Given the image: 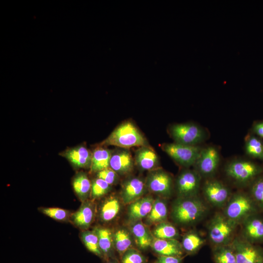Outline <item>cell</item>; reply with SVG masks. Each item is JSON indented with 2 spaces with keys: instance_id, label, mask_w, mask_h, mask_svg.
Segmentation results:
<instances>
[{
  "instance_id": "cell-34",
  "label": "cell",
  "mask_w": 263,
  "mask_h": 263,
  "mask_svg": "<svg viewBox=\"0 0 263 263\" xmlns=\"http://www.w3.org/2000/svg\"><path fill=\"white\" fill-rule=\"evenodd\" d=\"M250 192L255 204L263 208V178H258L254 182Z\"/></svg>"
},
{
  "instance_id": "cell-4",
  "label": "cell",
  "mask_w": 263,
  "mask_h": 263,
  "mask_svg": "<svg viewBox=\"0 0 263 263\" xmlns=\"http://www.w3.org/2000/svg\"><path fill=\"white\" fill-rule=\"evenodd\" d=\"M256 204L253 199L245 193L239 192L232 196L227 202L224 214L239 224L254 214Z\"/></svg>"
},
{
  "instance_id": "cell-3",
  "label": "cell",
  "mask_w": 263,
  "mask_h": 263,
  "mask_svg": "<svg viewBox=\"0 0 263 263\" xmlns=\"http://www.w3.org/2000/svg\"><path fill=\"white\" fill-rule=\"evenodd\" d=\"M238 224L224 214H216L210 220L208 226L211 242L215 246L230 244Z\"/></svg>"
},
{
  "instance_id": "cell-32",
  "label": "cell",
  "mask_w": 263,
  "mask_h": 263,
  "mask_svg": "<svg viewBox=\"0 0 263 263\" xmlns=\"http://www.w3.org/2000/svg\"><path fill=\"white\" fill-rule=\"evenodd\" d=\"M81 239L86 248L95 255L102 257L97 235L94 231H84L81 233Z\"/></svg>"
},
{
  "instance_id": "cell-6",
  "label": "cell",
  "mask_w": 263,
  "mask_h": 263,
  "mask_svg": "<svg viewBox=\"0 0 263 263\" xmlns=\"http://www.w3.org/2000/svg\"><path fill=\"white\" fill-rule=\"evenodd\" d=\"M169 132L174 142L187 145L197 146L206 138L205 131L191 123L172 125L169 127Z\"/></svg>"
},
{
  "instance_id": "cell-2",
  "label": "cell",
  "mask_w": 263,
  "mask_h": 263,
  "mask_svg": "<svg viewBox=\"0 0 263 263\" xmlns=\"http://www.w3.org/2000/svg\"><path fill=\"white\" fill-rule=\"evenodd\" d=\"M128 149L147 145V141L135 125L130 121L117 126L102 143Z\"/></svg>"
},
{
  "instance_id": "cell-18",
  "label": "cell",
  "mask_w": 263,
  "mask_h": 263,
  "mask_svg": "<svg viewBox=\"0 0 263 263\" xmlns=\"http://www.w3.org/2000/svg\"><path fill=\"white\" fill-rule=\"evenodd\" d=\"M154 201L152 197L146 196L131 203L128 209L129 220L134 223L147 217L151 209Z\"/></svg>"
},
{
  "instance_id": "cell-23",
  "label": "cell",
  "mask_w": 263,
  "mask_h": 263,
  "mask_svg": "<svg viewBox=\"0 0 263 263\" xmlns=\"http://www.w3.org/2000/svg\"><path fill=\"white\" fill-rule=\"evenodd\" d=\"M99 242V246L102 256L106 259L113 254V236L111 231L106 228L97 227L94 229Z\"/></svg>"
},
{
  "instance_id": "cell-9",
  "label": "cell",
  "mask_w": 263,
  "mask_h": 263,
  "mask_svg": "<svg viewBox=\"0 0 263 263\" xmlns=\"http://www.w3.org/2000/svg\"><path fill=\"white\" fill-rule=\"evenodd\" d=\"M202 177L195 170L185 169L178 175L176 179V190L178 198L197 196L199 191Z\"/></svg>"
},
{
  "instance_id": "cell-26",
  "label": "cell",
  "mask_w": 263,
  "mask_h": 263,
  "mask_svg": "<svg viewBox=\"0 0 263 263\" xmlns=\"http://www.w3.org/2000/svg\"><path fill=\"white\" fill-rule=\"evenodd\" d=\"M205 242V240L197 233L190 231L184 236L181 244L184 251L192 254L196 253Z\"/></svg>"
},
{
  "instance_id": "cell-33",
  "label": "cell",
  "mask_w": 263,
  "mask_h": 263,
  "mask_svg": "<svg viewBox=\"0 0 263 263\" xmlns=\"http://www.w3.org/2000/svg\"><path fill=\"white\" fill-rule=\"evenodd\" d=\"M110 185L103 180L97 178L92 183L91 195L96 198L106 194L110 189Z\"/></svg>"
},
{
  "instance_id": "cell-24",
  "label": "cell",
  "mask_w": 263,
  "mask_h": 263,
  "mask_svg": "<svg viewBox=\"0 0 263 263\" xmlns=\"http://www.w3.org/2000/svg\"><path fill=\"white\" fill-rule=\"evenodd\" d=\"M168 216V208L165 202L156 199L153 202L151 209L146 217V223L148 225L158 224L165 222Z\"/></svg>"
},
{
  "instance_id": "cell-7",
  "label": "cell",
  "mask_w": 263,
  "mask_h": 263,
  "mask_svg": "<svg viewBox=\"0 0 263 263\" xmlns=\"http://www.w3.org/2000/svg\"><path fill=\"white\" fill-rule=\"evenodd\" d=\"M162 149L175 162L185 168L194 166L202 149L198 146L176 142L164 144L162 146Z\"/></svg>"
},
{
  "instance_id": "cell-19",
  "label": "cell",
  "mask_w": 263,
  "mask_h": 263,
  "mask_svg": "<svg viewBox=\"0 0 263 263\" xmlns=\"http://www.w3.org/2000/svg\"><path fill=\"white\" fill-rule=\"evenodd\" d=\"M135 163L137 167L143 170H152L156 169L158 164L157 154L150 147H140L135 152Z\"/></svg>"
},
{
  "instance_id": "cell-31",
  "label": "cell",
  "mask_w": 263,
  "mask_h": 263,
  "mask_svg": "<svg viewBox=\"0 0 263 263\" xmlns=\"http://www.w3.org/2000/svg\"><path fill=\"white\" fill-rule=\"evenodd\" d=\"M152 235L154 238L159 239H176L179 232L173 225L163 222L157 224L152 231Z\"/></svg>"
},
{
  "instance_id": "cell-22",
  "label": "cell",
  "mask_w": 263,
  "mask_h": 263,
  "mask_svg": "<svg viewBox=\"0 0 263 263\" xmlns=\"http://www.w3.org/2000/svg\"><path fill=\"white\" fill-rule=\"evenodd\" d=\"M111 154L112 152L107 149L102 147L95 149L92 153L91 171L98 172L109 168Z\"/></svg>"
},
{
  "instance_id": "cell-21",
  "label": "cell",
  "mask_w": 263,
  "mask_h": 263,
  "mask_svg": "<svg viewBox=\"0 0 263 263\" xmlns=\"http://www.w3.org/2000/svg\"><path fill=\"white\" fill-rule=\"evenodd\" d=\"M94 216L93 205L89 202H84L72 216L73 222L77 226L87 229L92 223Z\"/></svg>"
},
{
  "instance_id": "cell-27",
  "label": "cell",
  "mask_w": 263,
  "mask_h": 263,
  "mask_svg": "<svg viewBox=\"0 0 263 263\" xmlns=\"http://www.w3.org/2000/svg\"><path fill=\"white\" fill-rule=\"evenodd\" d=\"M245 151L249 156L263 160V141L257 135L250 134L245 141Z\"/></svg>"
},
{
  "instance_id": "cell-15",
  "label": "cell",
  "mask_w": 263,
  "mask_h": 263,
  "mask_svg": "<svg viewBox=\"0 0 263 263\" xmlns=\"http://www.w3.org/2000/svg\"><path fill=\"white\" fill-rule=\"evenodd\" d=\"M242 223L245 240L252 244L263 242V219L253 215Z\"/></svg>"
},
{
  "instance_id": "cell-11",
  "label": "cell",
  "mask_w": 263,
  "mask_h": 263,
  "mask_svg": "<svg viewBox=\"0 0 263 263\" xmlns=\"http://www.w3.org/2000/svg\"><path fill=\"white\" fill-rule=\"evenodd\" d=\"M172 178L167 172L161 169L150 171L146 181L147 188L155 194L167 197L172 189Z\"/></svg>"
},
{
  "instance_id": "cell-36",
  "label": "cell",
  "mask_w": 263,
  "mask_h": 263,
  "mask_svg": "<svg viewBox=\"0 0 263 263\" xmlns=\"http://www.w3.org/2000/svg\"><path fill=\"white\" fill-rule=\"evenodd\" d=\"M146 259L137 250L130 248L122 256L121 263H145Z\"/></svg>"
},
{
  "instance_id": "cell-29",
  "label": "cell",
  "mask_w": 263,
  "mask_h": 263,
  "mask_svg": "<svg viewBox=\"0 0 263 263\" xmlns=\"http://www.w3.org/2000/svg\"><path fill=\"white\" fill-rule=\"evenodd\" d=\"M120 208L119 200L116 197H111L107 199L102 206L100 217L104 222H109L118 214Z\"/></svg>"
},
{
  "instance_id": "cell-35",
  "label": "cell",
  "mask_w": 263,
  "mask_h": 263,
  "mask_svg": "<svg viewBox=\"0 0 263 263\" xmlns=\"http://www.w3.org/2000/svg\"><path fill=\"white\" fill-rule=\"evenodd\" d=\"M40 210L44 214L57 221H65L70 215L69 211L58 207L41 208Z\"/></svg>"
},
{
  "instance_id": "cell-10",
  "label": "cell",
  "mask_w": 263,
  "mask_h": 263,
  "mask_svg": "<svg viewBox=\"0 0 263 263\" xmlns=\"http://www.w3.org/2000/svg\"><path fill=\"white\" fill-rule=\"evenodd\" d=\"M220 160V153L215 147L209 146L202 148L194 166L201 177H209L216 172Z\"/></svg>"
},
{
  "instance_id": "cell-20",
  "label": "cell",
  "mask_w": 263,
  "mask_h": 263,
  "mask_svg": "<svg viewBox=\"0 0 263 263\" xmlns=\"http://www.w3.org/2000/svg\"><path fill=\"white\" fill-rule=\"evenodd\" d=\"M131 231L139 248L145 250L151 246L153 237L145 225L140 221L133 223Z\"/></svg>"
},
{
  "instance_id": "cell-39",
  "label": "cell",
  "mask_w": 263,
  "mask_h": 263,
  "mask_svg": "<svg viewBox=\"0 0 263 263\" xmlns=\"http://www.w3.org/2000/svg\"><path fill=\"white\" fill-rule=\"evenodd\" d=\"M252 131L254 134L263 139V121L255 123L252 127Z\"/></svg>"
},
{
  "instance_id": "cell-13",
  "label": "cell",
  "mask_w": 263,
  "mask_h": 263,
  "mask_svg": "<svg viewBox=\"0 0 263 263\" xmlns=\"http://www.w3.org/2000/svg\"><path fill=\"white\" fill-rule=\"evenodd\" d=\"M147 188L146 182L139 177L125 181L122 187L121 197L123 203L130 204L140 198Z\"/></svg>"
},
{
  "instance_id": "cell-38",
  "label": "cell",
  "mask_w": 263,
  "mask_h": 263,
  "mask_svg": "<svg viewBox=\"0 0 263 263\" xmlns=\"http://www.w3.org/2000/svg\"><path fill=\"white\" fill-rule=\"evenodd\" d=\"M182 257L160 256L154 263H182Z\"/></svg>"
},
{
  "instance_id": "cell-8",
  "label": "cell",
  "mask_w": 263,
  "mask_h": 263,
  "mask_svg": "<svg viewBox=\"0 0 263 263\" xmlns=\"http://www.w3.org/2000/svg\"><path fill=\"white\" fill-rule=\"evenodd\" d=\"M237 263H263V248L245 239L235 238L230 244Z\"/></svg>"
},
{
  "instance_id": "cell-25",
  "label": "cell",
  "mask_w": 263,
  "mask_h": 263,
  "mask_svg": "<svg viewBox=\"0 0 263 263\" xmlns=\"http://www.w3.org/2000/svg\"><path fill=\"white\" fill-rule=\"evenodd\" d=\"M91 186L89 179L84 172H79L73 179L74 190L82 201H85L91 193Z\"/></svg>"
},
{
  "instance_id": "cell-40",
  "label": "cell",
  "mask_w": 263,
  "mask_h": 263,
  "mask_svg": "<svg viewBox=\"0 0 263 263\" xmlns=\"http://www.w3.org/2000/svg\"><path fill=\"white\" fill-rule=\"evenodd\" d=\"M106 263H117V262L114 260H110L108 261V262Z\"/></svg>"
},
{
  "instance_id": "cell-1",
  "label": "cell",
  "mask_w": 263,
  "mask_h": 263,
  "mask_svg": "<svg viewBox=\"0 0 263 263\" xmlns=\"http://www.w3.org/2000/svg\"><path fill=\"white\" fill-rule=\"evenodd\" d=\"M207 211L206 206L197 196L178 197L172 205L171 215L177 224L188 225L198 222Z\"/></svg>"
},
{
  "instance_id": "cell-17",
  "label": "cell",
  "mask_w": 263,
  "mask_h": 263,
  "mask_svg": "<svg viewBox=\"0 0 263 263\" xmlns=\"http://www.w3.org/2000/svg\"><path fill=\"white\" fill-rule=\"evenodd\" d=\"M62 154L76 168L90 167L92 153L85 146L80 145L69 149Z\"/></svg>"
},
{
  "instance_id": "cell-30",
  "label": "cell",
  "mask_w": 263,
  "mask_h": 263,
  "mask_svg": "<svg viewBox=\"0 0 263 263\" xmlns=\"http://www.w3.org/2000/svg\"><path fill=\"white\" fill-rule=\"evenodd\" d=\"M212 254L215 263H237L234 251L230 244L214 246Z\"/></svg>"
},
{
  "instance_id": "cell-5",
  "label": "cell",
  "mask_w": 263,
  "mask_h": 263,
  "mask_svg": "<svg viewBox=\"0 0 263 263\" xmlns=\"http://www.w3.org/2000/svg\"><path fill=\"white\" fill-rule=\"evenodd\" d=\"M225 171L226 175L236 183L246 184L253 181L262 169L252 161L238 159L228 163Z\"/></svg>"
},
{
  "instance_id": "cell-14",
  "label": "cell",
  "mask_w": 263,
  "mask_h": 263,
  "mask_svg": "<svg viewBox=\"0 0 263 263\" xmlns=\"http://www.w3.org/2000/svg\"><path fill=\"white\" fill-rule=\"evenodd\" d=\"M132 156L127 149H120L112 152L110 168L119 175H125L133 168Z\"/></svg>"
},
{
  "instance_id": "cell-28",
  "label": "cell",
  "mask_w": 263,
  "mask_h": 263,
  "mask_svg": "<svg viewBox=\"0 0 263 263\" xmlns=\"http://www.w3.org/2000/svg\"><path fill=\"white\" fill-rule=\"evenodd\" d=\"M113 246L121 256L132 245V240L129 232L124 228L118 229L113 235Z\"/></svg>"
},
{
  "instance_id": "cell-16",
  "label": "cell",
  "mask_w": 263,
  "mask_h": 263,
  "mask_svg": "<svg viewBox=\"0 0 263 263\" xmlns=\"http://www.w3.org/2000/svg\"><path fill=\"white\" fill-rule=\"evenodd\" d=\"M151 247L160 256L182 257L184 252L181 243L175 239H159L153 237Z\"/></svg>"
},
{
  "instance_id": "cell-37",
  "label": "cell",
  "mask_w": 263,
  "mask_h": 263,
  "mask_svg": "<svg viewBox=\"0 0 263 263\" xmlns=\"http://www.w3.org/2000/svg\"><path fill=\"white\" fill-rule=\"evenodd\" d=\"M97 176L110 185L115 183L118 178V174L110 167L97 172Z\"/></svg>"
},
{
  "instance_id": "cell-12",
  "label": "cell",
  "mask_w": 263,
  "mask_h": 263,
  "mask_svg": "<svg viewBox=\"0 0 263 263\" xmlns=\"http://www.w3.org/2000/svg\"><path fill=\"white\" fill-rule=\"evenodd\" d=\"M204 194L212 205L222 207L229 199L230 190L222 182L217 180H209L203 187Z\"/></svg>"
}]
</instances>
